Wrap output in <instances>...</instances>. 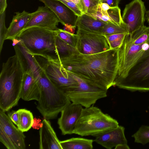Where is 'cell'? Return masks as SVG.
Listing matches in <instances>:
<instances>
[{
  "label": "cell",
  "instance_id": "obj_1",
  "mask_svg": "<svg viewBox=\"0 0 149 149\" xmlns=\"http://www.w3.org/2000/svg\"><path fill=\"white\" fill-rule=\"evenodd\" d=\"M118 49L89 55L78 52L59 61L66 70L91 84L107 90L115 86Z\"/></svg>",
  "mask_w": 149,
  "mask_h": 149
},
{
  "label": "cell",
  "instance_id": "obj_2",
  "mask_svg": "<svg viewBox=\"0 0 149 149\" xmlns=\"http://www.w3.org/2000/svg\"><path fill=\"white\" fill-rule=\"evenodd\" d=\"M25 68L17 53L3 63L0 75V108L7 112L21 98L23 74Z\"/></svg>",
  "mask_w": 149,
  "mask_h": 149
},
{
  "label": "cell",
  "instance_id": "obj_3",
  "mask_svg": "<svg viewBox=\"0 0 149 149\" xmlns=\"http://www.w3.org/2000/svg\"><path fill=\"white\" fill-rule=\"evenodd\" d=\"M36 79L40 87L37 108L44 118L54 119L71 102L66 95L52 82L43 68L37 73Z\"/></svg>",
  "mask_w": 149,
  "mask_h": 149
},
{
  "label": "cell",
  "instance_id": "obj_4",
  "mask_svg": "<svg viewBox=\"0 0 149 149\" xmlns=\"http://www.w3.org/2000/svg\"><path fill=\"white\" fill-rule=\"evenodd\" d=\"M56 35V30L34 27L22 31L16 39L32 55L56 59H58L55 45Z\"/></svg>",
  "mask_w": 149,
  "mask_h": 149
},
{
  "label": "cell",
  "instance_id": "obj_5",
  "mask_svg": "<svg viewBox=\"0 0 149 149\" xmlns=\"http://www.w3.org/2000/svg\"><path fill=\"white\" fill-rule=\"evenodd\" d=\"M118 126L116 120L104 113L98 108L92 105L83 108L73 134L81 136H96Z\"/></svg>",
  "mask_w": 149,
  "mask_h": 149
},
{
  "label": "cell",
  "instance_id": "obj_6",
  "mask_svg": "<svg viewBox=\"0 0 149 149\" xmlns=\"http://www.w3.org/2000/svg\"><path fill=\"white\" fill-rule=\"evenodd\" d=\"M115 86L132 91H149V48L145 51L126 76Z\"/></svg>",
  "mask_w": 149,
  "mask_h": 149
},
{
  "label": "cell",
  "instance_id": "obj_7",
  "mask_svg": "<svg viewBox=\"0 0 149 149\" xmlns=\"http://www.w3.org/2000/svg\"><path fill=\"white\" fill-rule=\"evenodd\" d=\"M36 57L52 82L65 94L76 87L78 83L71 73L63 66L58 59Z\"/></svg>",
  "mask_w": 149,
  "mask_h": 149
},
{
  "label": "cell",
  "instance_id": "obj_8",
  "mask_svg": "<svg viewBox=\"0 0 149 149\" xmlns=\"http://www.w3.org/2000/svg\"><path fill=\"white\" fill-rule=\"evenodd\" d=\"M149 48V43L140 45L134 44L127 34L121 47L118 49V69L115 80L116 82L124 78L130 69Z\"/></svg>",
  "mask_w": 149,
  "mask_h": 149
},
{
  "label": "cell",
  "instance_id": "obj_9",
  "mask_svg": "<svg viewBox=\"0 0 149 149\" xmlns=\"http://www.w3.org/2000/svg\"><path fill=\"white\" fill-rule=\"evenodd\" d=\"M71 73L78 83L76 87L65 93L72 102L88 107L107 96V90L91 84Z\"/></svg>",
  "mask_w": 149,
  "mask_h": 149
},
{
  "label": "cell",
  "instance_id": "obj_10",
  "mask_svg": "<svg viewBox=\"0 0 149 149\" xmlns=\"http://www.w3.org/2000/svg\"><path fill=\"white\" fill-rule=\"evenodd\" d=\"M26 136L0 109V141L8 149H25Z\"/></svg>",
  "mask_w": 149,
  "mask_h": 149
},
{
  "label": "cell",
  "instance_id": "obj_11",
  "mask_svg": "<svg viewBox=\"0 0 149 149\" xmlns=\"http://www.w3.org/2000/svg\"><path fill=\"white\" fill-rule=\"evenodd\" d=\"M76 49L79 53L85 55L97 54L110 49L105 36L77 28Z\"/></svg>",
  "mask_w": 149,
  "mask_h": 149
},
{
  "label": "cell",
  "instance_id": "obj_12",
  "mask_svg": "<svg viewBox=\"0 0 149 149\" xmlns=\"http://www.w3.org/2000/svg\"><path fill=\"white\" fill-rule=\"evenodd\" d=\"M146 12L144 2L141 0H133L125 6L122 17L128 34L144 26Z\"/></svg>",
  "mask_w": 149,
  "mask_h": 149
},
{
  "label": "cell",
  "instance_id": "obj_13",
  "mask_svg": "<svg viewBox=\"0 0 149 149\" xmlns=\"http://www.w3.org/2000/svg\"><path fill=\"white\" fill-rule=\"evenodd\" d=\"M83 109L81 105L72 102L61 111L57 123L62 135L73 134Z\"/></svg>",
  "mask_w": 149,
  "mask_h": 149
},
{
  "label": "cell",
  "instance_id": "obj_14",
  "mask_svg": "<svg viewBox=\"0 0 149 149\" xmlns=\"http://www.w3.org/2000/svg\"><path fill=\"white\" fill-rule=\"evenodd\" d=\"M59 22L58 17L50 9L45 6H39L38 9L33 12V16L22 31L34 27L56 31L58 29L57 26Z\"/></svg>",
  "mask_w": 149,
  "mask_h": 149
},
{
  "label": "cell",
  "instance_id": "obj_15",
  "mask_svg": "<svg viewBox=\"0 0 149 149\" xmlns=\"http://www.w3.org/2000/svg\"><path fill=\"white\" fill-rule=\"evenodd\" d=\"M52 10L64 26H76L78 16L70 8L58 0H39Z\"/></svg>",
  "mask_w": 149,
  "mask_h": 149
},
{
  "label": "cell",
  "instance_id": "obj_16",
  "mask_svg": "<svg viewBox=\"0 0 149 149\" xmlns=\"http://www.w3.org/2000/svg\"><path fill=\"white\" fill-rule=\"evenodd\" d=\"M125 130L123 127L119 125L95 136L94 141L107 149H111L120 144H127Z\"/></svg>",
  "mask_w": 149,
  "mask_h": 149
},
{
  "label": "cell",
  "instance_id": "obj_17",
  "mask_svg": "<svg viewBox=\"0 0 149 149\" xmlns=\"http://www.w3.org/2000/svg\"><path fill=\"white\" fill-rule=\"evenodd\" d=\"M40 87L31 71L27 66L23 74L21 98L26 101H38Z\"/></svg>",
  "mask_w": 149,
  "mask_h": 149
},
{
  "label": "cell",
  "instance_id": "obj_18",
  "mask_svg": "<svg viewBox=\"0 0 149 149\" xmlns=\"http://www.w3.org/2000/svg\"><path fill=\"white\" fill-rule=\"evenodd\" d=\"M42 122L39 130V149H62L49 120L44 118Z\"/></svg>",
  "mask_w": 149,
  "mask_h": 149
},
{
  "label": "cell",
  "instance_id": "obj_19",
  "mask_svg": "<svg viewBox=\"0 0 149 149\" xmlns=\"http://www.w3.org/2000/svg\"><path fill=\"white\" fill-rule=\"evenodd\" d=\"M94 18L106 22H111L120 26L124 23L118 7H111L107 11L102 9L100 3L93 8L87 14Z\"/></svg>",
  "mask_w": 149,
  "mask_h": 149
},
{
  "label": "cell",
  "instance_id": "obj_20",
  "mask_svg": "<svg viewBox=\"0 0 149 149\" xmlns=\"http://www.w3.org/2000/svg\"><path fill=\"white\" fill-rule=\"evenodd\" d=\"M9 27L6 36V40H13L16 39L24 29L33 15V13H29L24 10L22 12L15 13Z\"/></svg>",
  "mask_w": 149,
  "mask_h": 149
},
{
  "label": "cell",
  "instance_id": "obj_21",
  "mask_svg": "<svg viewBox=\"0 0 149 149\" xmlns=\"http://www.w3.org/2000/svg\"><path fill=\"white\" fill-rule=\"evenodd\" d=\"M106 22L96 19L86 14L78 16L76 26L79 29L89 32L101 34Z\"/></svg>",
  "mask_w": 149,
  "mask_h": 149
},
{
  "label": "cell",
  "instance_id": "obj_22",
  "mask_svg": "<svg viewBox=\"0 0 149 149\" xmlns=\"http://www.w3.org/2000/svg\"><path fill=\"white\" fill-rule=\"evenodd\" d=\"M93 141L91 139L72 138L60 141V144L62 149H92Z\"/></svg>",
  "mask_w": 149,
  "mask_h": 149
},
{
  "label": "cell",
  "instance_id": "obj_23",
  "mask_svg": "<svg viewBox=\"0 0 149 149\" xmlns=\"http://www.w3.org/2000/svg\"><path fill=\"white\" fill-rule=\"evenodd\" d=\"M55 45L57 55L59 60L68 58L79 52L75 47L64 41L57 35L56 38Z\"/></svg>",
  "mask_w": 149,
  "mask_h": 149
},
{
  "label": "cell",
  "instance_id": "obj_24",
  "mask_svg": "<svg viewBox=\"0 0 149 149\" xmlns=\"http://www.w3.org/2000/svg\"><path fill=\"white\" fill-rule=\"evenodd\" d=\"M19 114V123L17 127L23 132H27L32 127L33 117L32 113L24 109L17 110Z\"/></svg>",
  "mask_w": 149,
  "mask_h": 149
},
{
  "label": "cell",
  "instance_id": "obj_25",
  "mask_svg": "<svg viewBox=\"0 0 149 149\" xmlns=\"http://www.w3.org/2000/svg\"><path fill=\"white\" fill-rule=\"evenodd\" d=\"M128 34L134 44L140 45L144 43L149 38V26L144 25L132 34Z\"/></svg>",
  "mask_w": 149,
  "mask_h": 149
},
{
  "label": "cell",
  "instance_id": "obj_26",
  "mask_svg": "<svg viewBox=\"0 0 149 149\" xmlns=\"http://www.w3.org/2000/svg\"><path fill=\"white\" fill-rule=\"evenodd\" d=\"M123 33L128 34L124 23L119 26L111 22H106L101 32V34L105 36Z\"/></svg>",
  "mask_w": 149,
  "mask_h": 149
},
{
  "label": "cell",
  "instance_id": "obj_27",
  "mask_svg": "<svg viewBox=\"0 0 149 149\" xmlns=\"http://www.w3.org/2000/svg\"><path fill=\"white\" fill-rule=\"evenodd\" d=\"M134 142L144 145L149 142V126H141L137 131L132 135Z\"/></svg>",
  "mask_w": 149,
  "mask_h": 149
},
{
  "label": "cell",
  "instance_id": "obj_28",
  "mask_svg": "<svg viewBox=\"0 0 149 149\" xmlns=\"http://www.w3.org/2000/svg\"><path fill=\"white\" fill-rule=\"evenodd\" d=\"M56 33L57 36L61 39L70 45L76 47L77 40V34L60 29L56 30Z\"/></svg>",
  "mask_w": 149,
  "mask_h": 149
},
{
  "label": "cell",
  "instance_id": "obj_29",
  "mask_svg": "<svg viewBox=\"0 0 149 149\" xmlns=\"http://www.w3.org/2000/svg\"><path fill=\"white\" fill-rule=\"evenodd\" d=\"M127 33H123L105 36L111 49H119L122 45Z\"/></svg>",
  "mask_w": 149,
  "mask_h": 149
},
{
  "label": "cell",
  "instance_id": "obj_30",
  "mask_svg": "<svg viewBox=\"0 0 149 149\" xmlns=\"http://www.w3.org/2000/svg\"><path fill=\"white\" fill-rule=\"evenodd\" d=\"M5 11L0 14V53L1 52L8 29L5 23Z\"/></svg>",
  "mask_w": 149,
  "mask_h": 149
},
{
  "label": "cell",
  "instance_id": "obj_31",
  "mask_svg": "<svg viewBox=\"0 0 149 149\" xmlns=\"http://www.w3.org/2000/svg\"><path fill=\"white\" fill-rule=\"evenodd\" d=\"M83 14H87L91 10L100 3V0H81Z\"/></svg>",
  "mask_w": 149,
  "mask_h": 149
},
{
  "label": "cell",
  "instance_id": "obj_32",
  "mask_svg": "<svg viewBox=\"0 0 149 149\" xmlns=\"http://www.w3.org/2000/svg\"><path fill=\"white\" fill-rule=\"evenodd\" d=\"M63 3L71 10L78 16H81L83 13L74 3L69 0H58Z\"/></svg>",
  "mask_w": 149,
  "mask_h": 149
},
{
  "label": "cell",
  "instance_id": "obj_33",
  "mask_svg": "<svg viewBox=\"0 0 149 149\" xmlns=\"http://www.w3.org/2000/svg\"><path fill=\"white\" fill-rule=\"evenodd\" d=\"M8 115L13 123L17 127L19 123V114L17 111L9 112Z\"/></svg>",
  "mask_w": 149,
  "mask_h": 149
},
{
  "label": "cell",
  "instance_id": "obj_34",
  "mask_svg": "<svg viewBox=\"0 0 149 149\" xmlns=\"http://www.w3.org/2000/svg\"><path fill=\"white\" fill-rule=\"evenodd\" d=\"M120 1V0H100L101 3H106L111 7H118Z\"/></svg>",
  "mask_w": 149,
  "mask_h": 149
},
{
  "label": "cell",
  "instance_id": "obj_35",
  "mask_svg": "<svg viewBox=\"0 0 149 149\" xmlns=\"http://www.w3.org/2000/svg\"><path fill=\"white\" fill-rule=\"evenodd\" d=\"M42 122L40 119L36 118H34L32 127L33 129H39L42 127Z\"/></svg>",
  "mask_w": 149,
  "mask_h": 149
},
{
  "label": "cell",
  "instance_id": "obj_36",
  "mask_svg": "<svg viewBox=\"0 0 149 149\" xmlns=\"http://www.w3.org/2000/svg\"><path fill=\"white\" fill-rule=\"evenodd\" d=\"M7 7L6 0H0V14L5 11Z\"/></svg>",
  "mask_w": 149,
  "mask_h": 149
},
{
  "label": "cell",
  "instance_id": "obj_37",
  "mask_svg": "<svg viewBox=\"0 0 149 149\" xmlns=\"http://www.w3.org/2000/svg\"><path fill=\"white\" fill-rule=\"evenodd\" d=\"M64 26L65 29L64 30L71 33L74 34L76 26L70 25H66Z\"/></svg>",
  "mask_w": 149,
  "mask_h": 149
},
{
  "label": "cell",
  "instance_id": "obj_38",
  "mask_svg": "<svg viewBox=\"0 0 149 149\" xmlns=\"http://www.w3.org/2000/svg\"><path fill=\"white\" fill-rule=\"evenodd\" d=\"M74 3L83 13V9L81 0H69Z\"/></svg>",
  "mask_w": 149,
  "mask_h": 149
},
{
  "label": "cell",
  "instance_id": "obj_39",
  "mask_svg": "<svg viewBox=\"0 0 149 149\" xmlns=\"http://www.w3.org/2000/svg\"><path fill=\"white\" fill-rule=\"evenodd\" d=\"M115 149H130L127 144H122L118 145L115 148Z\"/></svg>",
  "mask_w": 149,
  "mask_h": 149
},
{
  "label": "cell",
  "instance_id": "obj_40",
  "mask_svg": "<svg viewBox=\"0 0 149 149\" xmlns=\"http://www.w3.org/2000/svg\"><path fill=\"white\" fill-rule=\"evenodd\" d=\"M100 5L102 10L105 11H107L111 8L107 4L105 3H100Z\"/></svg>",
  "mask_w": 149,
  "mask_h": 149
},
{
  "label": "cell",
  "instance_id": "obj_41",
  "mask_svg": "<svg viewBox=\"0 0 149 149\" xmlns=\"http://www.w3.org/2000/svg\"><path fill=\"white\" fill-rule=\"evenodd\" d=\"M145 19L149 25V10L146 12L145 14Z\"/></svg>",
  "mask_w": 149,
  "mask_h": 149
},
{
  "label": "cell",
  "instance_id": "obj_42",
  "mask_svg": "<svg viewBox=\"0 0 149 149\" xmlns=\"http://www.w3.org/2000/svg\"><path fill=\"white\" fill-rule=\"evenodd\" d=\"M147 41L148 42H149V38H148V40Z\"/></svg>",
  "mask_w": 149,
  "mask_h": 149
}]
</instances>
